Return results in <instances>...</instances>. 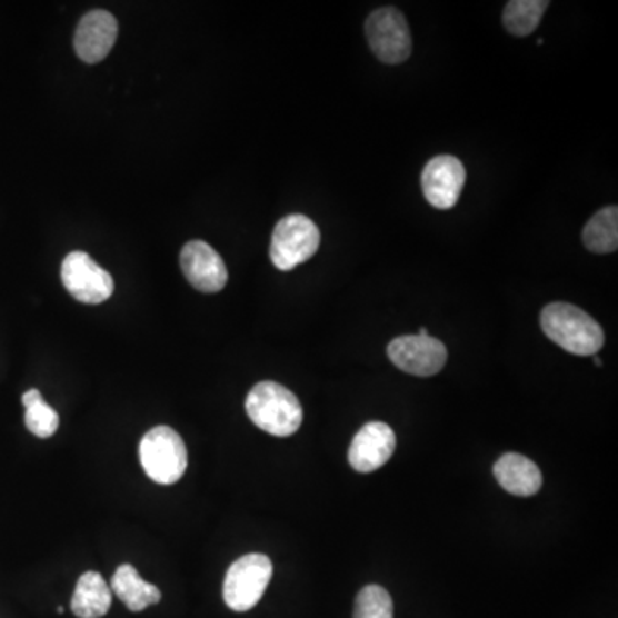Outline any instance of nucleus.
I'll return each mask as SVG.
<instances>
[{
    "instance_id": "1",
    "label": "nucleus",
    "mask_w": 618,
    "mask_h": 618,
    "mask_svg": "<svg viewBox=\"0 0 618 618\" xmlns=\"http://www.w3.org/2000/svg\"><path fill=\"white\" fill-rule=\"evenodd\" d=\"M548 339L576 356H595L605 343L604 328L586 311L567 302H551L541 311Z\"/></svg>"
},
{
    "instance_id": "2",
    "label": "nucleus",
    "mask_w": 618,
    "mask_h": 618,
    "mask_svg": "<svg viewBox=\"0 0 618 618\" xmlns=\"http://www.w3.org/2000/svg\"><path fill=\"white\" fill-rule=\"evenodd\" d=\"M246 412L260 430L273 437H291L301 428L298 397L276 381L255 385L246 399Z\"/></svg>"
},
{
    "instance_id": "3",
    "label": "nucleus",
    "mask_w": 618,
    "mask_h": 618,
    "mask_svg": "<svg viewBox=\"0 0 618 618\" xmlns=\"http://www.w3.org/2000/svg\"><path fill=\"white\" fill-rule=\"evenodd\" d=\"M140 460L148 478L159 485L178 482L188 468L185 441L169 427H157L144 435Z\"/></svg>"
},
{
    "instance_id": "4",
    "label": "nucleus",
    "mask_w": 618,
    "mask_h": 618,
    "mask_svg": "<svg viewBox=\"0 0 618 618\" xmlns=\"http://www.w3.org/2000/svg\"><path fill=\"white\" fill-rule=\"evenodd\" d=\"M320 229L301 213L283 217L276 226L270 245V258L282 272L311 260L320 248Z\"/></svg>"
},
{
    "instance_id": "5",
    "label": "nucleus",
    "mask_w": 618,
    "mask_h": 618,
    "mask_svg": "<svg viewBox=\"0 0 618 618\" xmlns=\"http://www.w3.org/2000/svg\"><path fill=\"white\" fill-rule=\"evenodd\" d=\"M273 566L267 555L249 554L238 558L227 570L223 600L235 611L257 607L272 579Z\"/></svg>"
},
{
    "instance_id": "6",
    "label": "nucleus",
    "mask_w": 618,
    "mask_h": 618,
    "mask_svg": "<svg viewBox=\"0 0 618 618\" xmlns=\"http://www.w3.org/2000/svg\"><path fill=\"white\" fill-rule=\"evenodd\" d=\"M365 31L375 56L385 64H402L411 57V30L399 9L381 8L371 12Z\"/></svg>"
},
{
    "instance_id": "7",
    "label": "nucleus",
    "mask_w": 618,
    "mask_h": 618,
    "mask_svg": "<svg viewBox=\"0 0 618 618\" xmlns=\"http://www.w3.org/2000/svg\"><path fill=\"white\" fill-rule=\"evenodd\" d=\"M62 283L72 298L84 305H100L113 292V279L90 255L72 251L62 263Z\"/></svg>"
},
{
    "instance_id": "8",
    "label": "nucleus",
    "mask_w": 618,
    "mask_h": 618,
    "mask_svg": "<svg viewBox=\"0 0 618 618\" xmlns=\"http://www.w3.org/2000/svg\"><path fill=\"white\" fill-rule=\"evenodd\" d=\"M390 361L415 377H433L446 366L449 352L435 337L402 336L393 339L387 349Z\"/></svg>"
},
{
    "instance_id": "9",
    "label": "nucleus",
    "mask_w": 618,
    "mask_h": 618,
    "mask_svg": "<svg viewBox=\"0 0 618 618\" xmlns=\"http://www.w3.org/2000/svg\"><path fill=\"white\" fill-rule=\"evenodd\" d=\"M466 182V169L452 154H438L422 170L421 186L425 198L438 210L456 207Z\"/></svg>"
},
{
    "instance_id": "10",
    "label": "nucleus",
    "mask_w": 618,
    "mask_h": 618,
    "mask_svg": "<svg viewBox=\"0 0 618 618\" xmlns=\"http://www.w3.org/2000/svg\"><path fill=\"white\" fill-rule=\"evenodd\" d=\"M181 268L189 283L205 295L222 291L229 279L222 258L205 241H189L182 248Z\"/></svg>"
},
{
    "instance_id": "11",
    "label": "nucleus",
    "mask_w": 618,
    "mask_h": 618,
    "mask_svg": "<svg viewBox=\"0 0 618 618\" xmlns=\"http://www.w3.org/2000/svg\"><path fill=\"white\" fill-rule=\"evenodd\" d=\"M118 19L109 11H91L76 28L74 49L81 61L97 64L103 61L118 40Z\"/></svg>"
},
{
    "instance_id": "12",
    "label": "nucleus",
    "mask_w": 618,
    "mask_h": 618,
    "mask_svg": "<svg viewBox=\"0 0 618 618\" xmlns=\"http://www.w3.org/2000/svg\"><path fill=\"white\" fill-rule=\"evenodd\" d=\"M396 450V433L381 421L368 422L356 435L349 462L358 472H373L389 462Z\"/></svg>"
},
{
    "instance_id": "13",
    "label": "nucleus",
    "mask_w": 618,
    "mask_h": 618,
    "mask_svg": "<svg viewBox=\"0 0 618 618\" xmlns=\"http://www.w3.org/2000/svg\"><path fill=\"white\" fill-rule=\"evenodd\" d=\"M498 485L516 497H532L544 485V476L538 466L520 453H506L495 464Z\"/></svg>"
},
{
    "instance_id": "14",
    "label": "nucleus",
    "mask_w": 618,
    "mask_h": 618,
    "mask_svg": "<svg viewBox=\"0 0 618 618\" xmlns=\"http://www.w3.org/2000/svg\"><path fill=\"white\" fill-rule=\"evenodd\" d=\"M112 589L131 611H143L144 608L159 604L162 598L160 589L141 579L138 570L129 564L119 567L113 574Z\"/></svg>"
},
{
    "instance_id": "15",
    "label": "nucleus",
    "mask_w": 618,
    "mask_h": 618,
    "mask_svg": "<svg viewBox=\"0 0 618 618\" xmlns=\"http://www.w3.org/2000/svg\"><path fill=\"white\" fill-rule=\"evenodd\" d=\"M112 605V591L99 572H84L72 595V614L80 618H102Z\"/></svg>"
},
{
    "instance_id": "16",
    "label": "nucleus",
    "mask_w": 618,
    "mask_h": 618,
    "mask_svg": "<svg viewBox=\"0 0 618 618\" xmlns=\"http://www.w3.org/2000/svg\"><path fill=\"white\" fill-rule=\"evenodd\" d=\"M582 242L592 253L608 255L618 248V208L607 207L596 211L585 230Z\"/></svg>"
},
{
    "instance_id": "17",
    "label": "nucleus",
    "mask_w": 618,
    "mask_h": 618,
    "mask_svg": "<svg viewBox=\"0 0 618 618\" xmlns=\"http://www.w3.org/2000/svg\"><path fill=\"white\" fill-rule=\"evenodd\" d=\"M550 2L547 0H512L504 9V24L516 37H528L544 18Z\"/></svg>"
},
{
    "instance_id": "18",
    "label": "nucleus",
    "mask_w": 618,
    "mask_h": 618,
    "mask_svg": "<svg viewBox=\"0 0 618 618\" xmlns=\"http://www.w3.org/2000/svg\"><path fill=\"white\" fill-rule=\"evenodd\" d=\"M24 422L28 430L38 438H50L59 430V415L43 400L38 390H28L23 396Z\"/></svg>"
},
{
    "instance_id": "19",
    "label": "nucleus",
    "mask_w": 618,
    "mask_h": 618,
    "mask_svg": "<svg viewBox=\"0 0 618 618\" xmlns=\"http://www.w3.org/2000/svg\"><path fill=\"white\" fill-rule=\"evenodd\" d=\"M355 618H393V604L387 589L366 586L356 598Z\"/></svg>"
},
{
    "instance_id": "20",
    "label": "nucleus",
    "mask_w": 618,
    "mask_h": 618,
    "mask_svg": "<svg viewBox=\"0 0 618 618\" xmlns=\"http://www.w3.org/2000/svg\"><path fill=\"white\" fill-rule=\"evenodd\" d=\"M418 336L427 337V336H428V330H427V328H421V330H419Z\"/></svg>"
},
{
    "instance_id": "21",
    "label": "nucleus",
    "mask_w": 618,
    "mask_h": 618,
    "mask_svg": "<svg viewBox=\"0 0 618 618\" xmlns=\"http://www.w3.org/2000/svg\"><path fill=\"white\" fill-rule=\"evenodd\" d=\"M595 365L596 366H601V365H604V361H601V359L598 358V356H595Z\"/></svg>"
}]
</instances>
